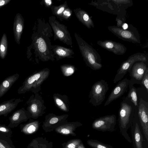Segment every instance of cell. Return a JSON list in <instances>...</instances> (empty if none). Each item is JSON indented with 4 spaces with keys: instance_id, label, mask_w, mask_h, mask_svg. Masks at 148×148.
Returning a JSON list of instances; mask_svg holds the SVG:
<instances>
[{
    "instance_id": "27",
    "label": "cell",
    "mask_w": 148,
    "mask_h": 148,
    "mask_svg": "<svg viewBox=\"0 0 148 148\" xmlns=\"http://www.w3.org/2000/svg\"><path fill=\"white\" fill-rule=\"evenodd\" d=\"M75 67L69 64H64L60 66L61 71L64 75L69 76L72 75L75 71Z\"/></svg>"
},
{
    "instance_id": "16",
    "label": "cell",
    "mask_w": 148,
    "mask_h": 148,
    "mask_svg": "<svg viewBox=\"0 0 148 148\" xmlns=\"http://www.w3.org/2000/svg\"><path fill=\"white\" fill-rule=\"evenodd\" d=\"M22 101L20 98H14L0 103V116H7L16 108L20 102Z\"/></svg>"
},
{
    "instance_id": "2",
    "label": "cell",
    "mask_w": 148,
    "mask_h": 148,
    "mask_svg": "<svg viewBox=\"0 0 148 148\" xmlns=\"http://www.w3.org/2000/svg\"><path fill=\"white\" fill-rule=\"evenodd\" d=\"M74 35L86 65L95 71L100 69L102 65L99 54L95 49L77 34L75 33Z\"/></svg>"
},
{
    "instance_id": "12",
    "label": "cell",
    "mask_w": 148,
    "mask_h": 148,
    "mask_svg": "<svg viewBox=\"0 0 148 148\" xmlns=\"http://www.w3.org/2000/svg\"><path fill=\"white\" fill-rule=\"evenodd\" d=\"M143 62H135L129 72L131 77L129 83L134 85L137 84L141 85V82L144 74L148 68L147 65Z\"/></svg>"
},
{
    "instance_id": "10",
    "label": "cell",
    "mask_w": 148,
    "mask_h": 148,
    "mask_svg": "<svg viewBox=\"0 0 148 148\" xmlns=\"http://www.w3.org/2000/svg\"><path fill=\"white\" fill-rule=\"evenodd\" d=\"M116 123V117L112 114L101 117L96 119L92 126L95 129L102 131H111Z\"/></svg>"
},
{
    "instance_id": "4",
    "label": "cell",
    "mask_w": 148,
    "mask_h": 148,
    "mask_svg": "<svg viewBox=\"0 0 148 148\" xmlns=\"http://www.w3.org/2000/svg\"><path fill=\"white\" fill-rule=\"evenodd\" d=\"M108 28L115 36L123 40L134 43H140L139 32L137 28L131 24L128 25L126 29L114 25L109 26Z\"/></svg>"
},
{
    "instance_id": "31",
    "label": "cell",
    "mask_w": 148,
    "mask_h": 148,
    "mask_svg": "<svg viewBox=\"0 0 148 148\" xmlns=\"http://www.w3.org/2000/svg\"><path fill=\"white\" fill-rule=\"evenodd\" d=\"M72 14V10L68 7L64 11L62 14V19L68 20Z\"/></svg>"
},
{
    "instance_id": "37",
    "label": "cell",
    "mask_w": 148,
    "mask_h": 148,
    "mask_svg": "<svg viewBox=\"0 0 148 148\" xmlns=\"http://www.w3.org/2000/svg\"><path fill=\"white\" fill-rule=\"evenodd\" d=\"M10 0H0V7L5 5L10 2Z\"/></svg>"
},
{
    "instance_id": "14",
    "label": "cell",
    "mask_w": 148,
    "mask_h": 148,
    "mask_svg": "<svg viewBox=\"0 0 148 148\" xmlns=\"http://www.w3.org/2000/svg\"><path fill=\"white\" fill-rule=\"evenodd\" d=\"M97 43L103 48L116 55H122L127 50L126 48L123 44L111 40H99Z\"/></svg>"
},
{
    "instance_id": "17",
    "label": "cell",
    "mask_w": 148,
    "mask_h": 148,
    "mask_svg": "<svg viewBox=\"0 0 148 148\" xmlns=\"http://www.w3.org/2000/svg\"><path fill=\"white\" fill-rule=\"evenodd\" d=\"M52 50L57 60L65 58H73L74 54L72 49L59 45H53Z\"/></svg>"
},
{
    "instance_id": "19",
    "label": "cell",
    "mask_w": 148,
    "mask_h": 148,
    "mask_svg": "<svg viewBox=\"0 0 148 148\" xmlns=\"http://www.w3.org/2000/svg\"><path fill=\"white\" fill-rule=\"evenodd\" d=\"M19 76L18 73L11 75L6 77L1 82L0 84V98L8 91Z\"/></svg>"
},
{
    "instance_id": "3",
    "label": "cell",
    "mask_w": 148,
    "mask_h": 148,
    "mask_svg": "<svg viewBox=\"0 0 148 148\" xmlns=\"http://www.w3.org/2000/svg\"><path fill=\"white\" fill-rule=\"evenodd\" d=\"M50 70L47 68L34 73L25 79L18 89V93L24 94L28 91L34 94L38 93L41 89L42 84L48 78Z\"/></svg>"
},
{
    "instance_id": "1",
    "label": "cell",
    "mask_w": 148,
    "mask_h": 148,
    "mask_svg": "<svg viewBox=\"0 0 148 148\" xmlns=\"http://www.w3.org/2000/svg\"><path fill=\"white\" fill-rule=\"evenodd\" d=\"M33 42L36 57L42 61L55 60L53 46L50 38L53 36L52 31L48 23L38 19Z\"/></svg>"
},
{
    "instance_id": "39",
    "label": "cell",
    "mask_w": 148,
    "mask_h": 148,
    "mask_svg": "<svg viewBox=\"0 0 148 148\" xmlns=\"http://www.w3.org/2000/svg\"><path fill=\"white\" fill-rule=\"evenodd\" d=\"M77 148H85L82 144H80L77 147Z\"/></svg>"
},
{
    "instance_id": "34",
    "label": "cell",
    "mask_w": 148,
    "mask_h": 148,
    "mask_svg": "<svg viewBox=\"0 0 148 148\" xmlns=\"http://www.w3.org/2000/svg\"><path fill=\"white\" fill-rule=\"evenodd\" d=\"M125 18L124 16H118L116 18V21L117 22L116 26L121 27L122 25L125 23Z\"/></svg>"
},
{
    "instance_id": "7",
    "label": "cell",
    "mask_w": 148,
    "mask_h": 148,
    "mask_svg": "<svg viewBox=\"0 0 148 148\" xmlns=\"http://www.w3.org/2000/svg\"><path fill=\"white\" fill-rule=\"evenodd\" d=\"M147 57L145 54L140 53L134 54L130 56L126 60L123 62L117 70L114 79V84L121 80L129 72L133 64L138 61L146 62L147 61Z\"/></svg>"
},
{
    "instance_id": "5",
    "label": "cell",
    "mask_w": 148,
    "mask_h": 148,
    "mask_svg": "<svg viewBox=\"0 0 148 148\" xmlns=\"http://www.w3.org/2000/svg\"><path fill=\"white\" fill-rule=\"evenodd\" d=\"M109 88L108 84L104 80L101 79L95 83L89 94V102L95 106L100 105L104 100Z\"/></svg>"
},
{
    "instance_id": "36",
    "label": "cell",
    "mask_w": 148,
    "mask_h": 148,
    "mask_svg": "<svg viewBox=\"0 0 148 148\" xmlns=\"http://www.w3.org/2000/svg\"><path fill=\"white\" fill-rule=\"evenodd\" d=\"M44 4L47 7H50L52 4V1L51 0H44Z\"/></svg>"
},
{
    "instance_id": "38",
    "label": "cell",
    "mask_w": 148,
    "mask_h": 148,
    "mask_svg": "<svg viewBox=\"0 0 148 148\" xmlns=\"http://www.w3.org/2000/svg\"><path fill=\"white\" fill-rule=\"evenodd\" d=\"M128 27V25L126 23H124L122 25L121 27L124 29H127Z\"/></svg>"
},
{
    "instance_id": "9",
    "label": "cell",
    "mask_w": 148,
    "mask_h": 148,
    "mask_svg": "<svg viewBox=\"0 0 148 148\" xmlns=\"http://www.w3.org/2000/svg\"><path fill=\"white\" fill-rule=\"evenodd\" d=\"M27 110L31 115V117L36 118L45 112L46 107L42 97L38 93L33 94L27 101Z\"/></svg>"
},
{
    "instance_id": "11",
    "label": "cell",
    "mask_w": 148,
    "mask_h": 148,
    "mask_svg": "<svg viewBox=\"0 0 148 148\" xmlns=\"http://www.w3.org/2000/svg\"><path fill=\"white\" fill-rule=\"evenodd\" d=\"M138 115L145 137L148 141V102L142 98L139 99Z\"/></svg>"
},
{
    "instance_id": "22",
    "label": "cell",
    "mask_w": 148,
    "mask_h": 148,
    "mask_svg": "<svg viewBox=\"0 0 148 148\" xmlns=\"http://www.w3.org/2000/svg\"><path fill=\"white\" fill-rule=\"evenodd\" d=\"M129 90L125 97L129 99L134 104L136 108H138V103L136 89L133 85L129 83Z\"/></svg>"
},
{
    "instance_id": "15",
    "label": "cell",
    "mask_w": 148,
    "mask_h": 148,
    "mask_svg": "<svg viewBox=\"0 0 148 148\" xmlns=\"http://www.w3.org/2000/svg\"><path fill=\"white\" fill-rule=\"evenodd\" d=\"M30 117H31L30 114L25 108H22L14 112L9 117L10 123L8 127L10 128L16 127Z\"/></svg>"
},
{
    "instance_id": "29",
    "label": "cell",
    "mask_w": 148,
    "mask_h": 148,
    "mask_svg": "<svg viewBox=\"0 0 148 148\" xmlns=\"http://www.w3.org/2000/svg\"><path fill=\"white\" fill-rule=\"evenodd\" d=\"M142 85L146 89L148 93V68L147 69L141 82Z\"/></svg>"
},
{
    "instance_id": "6",
    "label": "cell",
    "mask_w": 148,
    "mask_h": 148,
    "mask_svg": "<svg viewBox=\"0 0 148 148\" xmlns=\"http://www.w3.org/2000/svg\"><path fill=\"white\" fill-rule=\"evenodd\" d=\"M136 108L130 100L126 98L121 101L119 112V120L122 128H125L132 121Z\"/></svg>"
},
{
    "instance_id": "26",
    "label": "cell",
    "mask_w": 148,
    "mask_h": 148,
    "mask_svg": "<svg viewBox=\"0 0 148 148\" xmlns=\"http://www.w3.org/2000/svg\"><path fill=\"white\" fill-rule=\"evenodd\" d=\"M7 51V40L6 35L4 34L0 43V56L2 59L5 58Z\"/></svg>"
},
{
    "instance_id": "35",
    "label": "cell",
    "mask_w": 148,
    "mask_h": 148,
    "mask_svg": "<svg viewBox=\"0 0 148 148\" xmlns=\"http://www.w3.org/2000/svg\"><path fill=\"white\" fill-rule=\"evenodd\" d=\"M0 148H13L6 141L0 139Z\"/></svg>"
},
{
    "instance_id": "24",
    "label": "cell",
    "mask_w": 148,
    "mask_h": 148,
    "mask_svg": "<svg viewBox=\"0 0 148 148\" xmlns=\"http://www.w3.org/2000/svg\"><path fill=\"white\" fill-rule=\"evenodd\" d=\"M134 136L136 148H143V136L137 122L135 124Z\"/></svg>"
},
{
    "instance_id": "13",
    "label": "cell",
    "mask_w": 148,
    "mask_h": 148,
    "mask_svg": "<svg viewBox=\"0 0 148 148\" xmlns=\"http://www.w3.org/2000/svg\"><path fill=\"white\" fill-rule=\"evenodd\" d=\"M129 84V80L127 78L120 81L112 90L106 101L104 106L119 98L126 92Z\"/></svg>"
},
{
    "instance_id": "28",
    "label": "cell",
    "mask_w": 148,
    "mask_h": 148,
    "mask_svg": "<svg viewBox=\"0 0 148 148\" xmlns=\"http://www.w3.org/2000/svg\"><path fill=\"white\" fill-rule=\"evenodd\" d=\"M88 144L93 148H113L112 146L101 143L98 141L89 140L87 141Z\"/></svg>"
},
{
    "instance_id": "21",
    "label": "cell",
    "mask_w": 148,
    "mask_h": 148,
    "mask_svg": "<svg viewBox=\"0 0 148 148\" xmlns=\"http://www.w3.org/2000/svg\"><path fill=\"white\" fill-rule=\"evenodd\" d=\"M23 27V22L21 17L18 15L14 24V31L16 42L19 43Z\"/></svg>"
},
{
    "instance_id": "23",
    "label": "cell",
    "mask_w": 148,
    "mask_h": 148,
    "mask_svg": "<svg viewBox=\"0 0 148 148\" xmlns=\"http://www.w3.org/2000/svg\"><path fill=\"white\" fill-rule=\"evenodd\" d=\"M68 7L66 1L59 6L52 5L51 8L53 14L60 21H62V14L64 10Z\"/></svg>"
},
{
    "instance_id": "18",
    "label": "cell",
    "mask_w": 148,
    "mask_h": 148,
    "mask_svg": "<svg viewBox=\"0 0 148 148\" xmlns=\"http://www.w3.org/2000/svg\"><path fill=\"white\" fill-rule=\"evenodd\" d=\"M73 11L79 21L89 29L94 27L91 17L86 11L80 8L74 9Z\"/></svg>"
},
{
    "instance_id": "20",
    "label": "cell",
    "mask_w": 148,
    "mask_h": 148,
    "mask_svg": "<svg viewBox=\"0 0 148 148\" xmlns=\"http://www.w3.org/2000/svg\"><path fill=\"white\" fill-rule=\"evenodd\" d=\"M53 98L55 105L59 109L66 112L69 111V100L67 96L55 93Z\"/></svg>"
},
{
    "instance_id": "8",
    "label": "cell",
    "mask_w": 148,
    "mask_h": 148,
    "mask_svg": "<svg viewBox=\"0 0 148 148\" xmlns=\"http://www.w3.org/2000/svg\"><path fill=\"white\" fill-rule=\"evenodd\" d=\"M49 22L54 32V40H58L67 45L72 46V38L67 27L60 23L55 16L49 17Z\"/></svg>"
},
{
    "instance_id": "33",
    "label": "cell",
    "mask_w": 148,
    "mask_h": 148,
    "mask_svg": "<svg viewBox=\"0 0 148 148\" xmlns=\"http://www.w3.org/2000/svg\"><path fill=\"white\" fill-rule=\"evenodd\" d=\"M59 132L64 134H70L71 132V128L69 126H64L60 127Z\"/></svg>"
},
{
    "instance_id": "30",
    "label": "cell",
    "mask_w": 148,
    "mask_h": 148,
    "mask_svg": "<svg viewBox=\"0 0 148 148\" xmlns=\"http://www.w3.org/2000/svg\"><path fill=\"white\" fill-rule=\"evenodd\" d=\"M0 133L5 136H9L12 134V132L9 127L5 125L0 124Z\"/></svg>"
},
{
    "instance_id": "25",
    "label": "cell",
    "mask_w": 148,
    "mask_h": 148,
    "mask_svg": "<svg viewBox=\"0 0 148 148\" xmlns=\"http://www.w3.org/2000/svg\"><path fill=\"white\" fill-rule=\"evenodd\" d=\"M38 126V122L35 121L31 122L21 127V130L25 134H30L36 131Z\"/></svg>"
},
{
    "instance_id": "32",
    "label": "cell",
    "mask_w": 148,
    "mask_h": 148,
    "mask_svg": "<svg viewBox=\"0 0 148 148\" xmlns=\"http://www.w3.org/2000/svg\"><path fill=\"white\" fill-rule=\"evenodd\" d=\"M80 140H75L68 144L65 148H76L80 144Z\"/></svg>"
}]
</instances>
